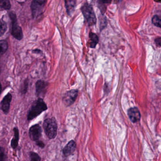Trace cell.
Returning a JSON list of instances; mask_svg holds the SVG:
<instances>
[{
    "mask_svg": "<svg viewBox=\"0 0 161 161\" xmlns=\"http://www.w3.org/2000/svg\"><path fill=\"white\" fill-rule=\"evenodd\" d=\"M36 144L37 146H38L39 147H40L41 148H43L45 146V144L43 142L40 141H39V140L36 142Z\"/></svg>",
    "mask_w": 161,
    "mask_h": 161,
    "instance_id": "cell-24",
    "label": "cell"
},
{
    "mask_svg": "<svg viewBox=\"0 0 161 161\" xmlns=\"http://www.w3.org/2000/svg\"><path fill=\"white\" fill-rule=\"evenodd\" d=\"M10 18L11 19V35L16 39L18 40H20L22 39L23 35L22 30L21 27L18 25L17 21V17L15 13L13 11H11L10 13Z\"/></svg>",
    "mask_w": 161,
    "mask_h": 161,
    "instance_id": "cell-4",
    "label": "cell"
},
{
    "mask_svg": "<svg viewBox=\"0 0 161 161\" xmlns=\"http://www.w3.org/2000/svg\"><path fill=\"white\" fill-rule=\"evenodd\" d=\"M152 22L155 26L158 28H161V18L158 15H155L153 16L152 18Z\"/></svg>",
    "mask_w": 161,
    "mask_h": 161,
    "instance_id": "cell-18",
    "label": "cell"
},
{
    "mask_svg": "<svg viewBox=\"0 0 161 161\" xmlns=\"http://www.w3.org/2000/svg\"><path fill=\"white\" fill-rule=\"evenodd\" d=\"M161 37L157 38H156L155 39V40H154V42H155L156 45L158 47H160V46H161Z\"/></svg>",
    "mask_w": 161,
    "mask_h": 161,
    "instance_id": "cell-23",
    "label": "cell"
},
{
    "mask_svg": "<svg viewBox=\"0 0 161 161\" xmlns=\"http://www.w3.org/2000/svg\"><path fill=\"white\" fill-rule=\"evenodd\" d=\"M30 161H41V158L40 156L37 153L31 152L30 153Z\"/></svg>",
    "mask_w": 161,
    "mask_h": 161,
    "instance_id": "cell-20",
    "label": "cell"
},
{
    "mask_svg": "<svg viewBox=\"0 0 161 161\" xmlns=\"http://www.w3.org/2000/svg\"><path fill=\"white\" fill-rule=\"evenodd\" d=\"M28 80H26L24 82L23 85L21 89V92L22 94H25L28 90Z\"/></svg>",
    "mask_w": 161,
    "mask_h": 161,
    "instance_id": "cell-22",
    "label": "cell"
},
{
    "mask_svg": "<svg viewBox=\"0 0 161 161\" xmlns=\"http://www.w3.org/2000/svg\"><path fill=\"white\" fill-rule=\"evenodd\" d=\"M76 1H65V7L67 10V12L69 15H71L73 11Z\"/></svg>",
    "mask_w": 161,
    "mask_h": 161,
    "instance_id": "cell-14",
    "label": "cell"
},
{
    "mask_svg": "<svg viewBox=\"0 0 161 161\" xmlns=\"http://www.w3.org/2000/svg\"><path fill=\"white\" fill-rule=\"evenodd\" d=\"M128 116L131 122L134 123L139 122L141 119V114L137 107H132L128 110Z\"/></svg>",
    "mask_w": 161,
    "mask_h": 161,
    "instance_id": "cell-9",
    "label": "cell"
},
{
    "mask_svg": "<svg viewBox=\"0 0 161 161\" xmlns=\"http://www.w3.org/2000/svg\"><path fill=\"white\" fill-rule=\"evenodd\" d=\"M48 84L47 83L42 80H39L36 82V95L39 98H42L45 96L46 94Z\"/></svg>",
    "mask_w": 161,
    "mask_h": 161,
    "instance_id": "cell-8",
    "label": "cell"
},
{
    "mask_svg": "<svg viewBox=\"0 0 161 161\" xmlns=\"http://www.w3.org/2000/svg\"><path fill=\"white\" fill-rule=\"evenodd\" d=\"M81 11L88 26H92L96 24V17L92 5L85 3L81 8Z\"/></svg>",
    "mask_w": 161,
    "mask_h": 161,
    "instance_id": "cell-2",
    "label": "cell"
},
{
    "mask_svg": "<svg viewBox=\"0 0 161 161\" xmlns=\"http://www.w3.org/2000/svg\"><path fill=\"white\" fill-rule=\"evenodd\" d=\"M7 30V25L5 22L0 20V36H3Z\"/></svg>",
    "mask_w": 161,
    "mask_h": 161,
    "instance_id": "cell-21",
    "label": "cell"
},
{
    "mask_svg": "<svg viewBox=\"0 0 161 161\" xmlns=\"http://www.w3.org/2000/svg\"><path fill=\"white\" fill-rule=\"evenodd\" d=\"M76 148V144L74 140H71L66 145L63 149V152L64 156L66 157H68L73 154Z\"/></svg>",
    "mask_w": 161,
    "mask_h": 161,
    "instance_id": "cell-11",
    "label": "cell"
},
{
    "mask_svg": "<svg viewBox=\"0 0 161 161\" xmlns=\"http://www.w3.org/2000/svg\"><path fill=\"white\" fill-rule=\"evenodd\" d=\"M13 132H14V135L13 139L11 140V146L13 149H15L18 146V140L20 138L18 129L15 127L13 129Z\"/></svg>",
    "mask_w": 161,
    "mask_h": 161,
    "instance_id": "cell-13",
    "label": "cell"
},
{
    "mask_svg": "<svg viewBox=\"0 0 161 161\" xmlns=\"http://www.w3.org/2000/svg\"><path fill=\"white\" fill-rule=\"evenodd\" d=\"M46 3V1L44 0H34L32 1L31 10L34 18H38L42 14Z\"/></svg>",
    "mask_w": 161,
    "mask_h": 161,
    "instance_id": "cell-5",
    "label": "cell"
},
{
    "mask_svg": "<svg viewBox=\"0 0 161 161\" xmlns=\"http://www.w3.org/2000/svg\"><path fill=\"white\" fill-rule=\"evenodd\" d=\"M42 129L38 124L32 126L29 130L30 138L32 141L36 142L39 140L41 136Z\"/></svg>",
    "mask_w": 161,
    "mask_h": 161,
    "instance_id": "cell-7",
    "label": "cell"
},
{
    "mask_svg": "<svg viewBox=\"0 0 161 161\" xmlns=\"http://www.w3.org/2000/svg\"><path fill=\"white\" fill-rule=\"evenodd\" d=\"M89 40L88 41V46L91 48H94L98 43V36L96 34L90 32L89 34Z\"/></svg>",
    "mask_w": 161,
    "mask_h": 161,
    "instance_id": "cell-12",
    "label": "cell"
},
{
    "mask_svg": "<svg viewBox=\"0 0 161 161\" xmlns=\"http://www.w3.org/2000/svg\"><path fill=\"white\" fill-rule=\"evenodd\" d=\"M1 83H0V94H1Z\"/></svg>",
    "mask_w": 161,
    "mask_h": 161,
    "instance_id": "cell-25",
    "label": "cell"
},
{
    "mask_svg": "<svg viewBox=\"0 0 161 161\" xmlns=\"http://www.w3.org/2000/svg\"><path fill=\"white\" fill-rule=\"evenodd\" d=\"M43 128L47 137L49 139H53L57 135V123L54 118H47L43 123Z\"/></svg>",
    "mask_w": 161,
    "mask_h": 161,
    "instance_id": "cell-3",
    "label": "cell"
},
{
    "mask_svg": "<svg viewBox=\"0 0 161 161\" xmlns=\"http://www.w3.org/2000/svg\"><path fill=\"white\" fill-rule=\"evenodd\" d=\"M11 4L8 0H0V8L3 10H9Z\"/></svg>",
    "mask_w": 161,
    "mask_h": 161,
    "instance_id": "cell-17",
    "label": "cell"
},
{
    "mask_svg": "<svg viewBox=\"0 0 161 161\" xmlns=\"http://www.w3.org/2000/svg\"><path fill=\"white\" fill-rule=\"evenodd\" d=\"M47 109V105L43 99L39 98L34 102L31 106L28 113L27 119L28 121L32 120Z\"/></svg>",
    "mask_w": 161,
    "mask_h": 161,
    "instance_id": "cell-1",
    "label": "cell"
},
{
    "mask_svg": "<svg viewBox=\"0 0 161 161\" xmlns=\"http://www.w3.org/2000/svg\"><path fill=\"white\" fill-rule=\"evenodd\" d=\"M11 100H12L11 94L10 93H8L4 96L1 103V110L5 114H8L9 112Z\"/></svg>",
    "mask_w": 161,
    "mask_h": 161,
    "instance_id": "cell-10",
    "label": "cell"
},
{
    "mask_svg": "<svg viewBox=\"0 0 161 161\" xmlns=\"http://www.w3.org/2000/svg\"><path fill=\"white\" fill-rule=\"evenodd\" d=\"M8 48V44L5 40L0 41V58L5 53Z\"/></svg>",
    "mask_w": 161,
    "mask_h": 161,
    "instance_id": "cell-15",
    "label": "cell"
},
{
    "mask_svg": "<svg viewBox=\"0 0 161 161\" xmlns=\"http://www.w3.org/2000/svg\"><path fill=\"white\" fill-rule=\"evenodd\" d=\"M99 3V8L100 9V11H101L102 14H104L106 12V6H107L108 4L109 3H111V1H98Z\"/></svg>",
    "mask_w": 161,
    "mask_h": 161,
    "instance_id": "cell-16",
    "label": "cell"
},
{
    "mask_svg": "<svg viewBox=\"0 0 161 161\" xmlns=\"http://www.w3.org/2000/svg\"><path fill=\"white\" fill-rule=\"evenodd\" d=\"M0 161H8V157L4 148L0 147Z\"/></svg>",
    "mask_w": 161,
    "mask_h": 161,
    "instance_id": "cell-19",
    "label": "cell"
},
{
    "mask_svg": "<svg viewBox=\"0 0 161 161\" xmlns=\"http://www.w3.org/2000/svg\"><path fill=\"white\" fill-rule=\"evenodd\" d=\"M79 91L77 89H72L67 91L63 97V102L65 106H70L73 104L78 97Z\"/></svg>",
    "mask_w": 161,
    "mask_h": 161,
    "instance_id": "cell-6",
    "label": "cell"
}]
</instances>
